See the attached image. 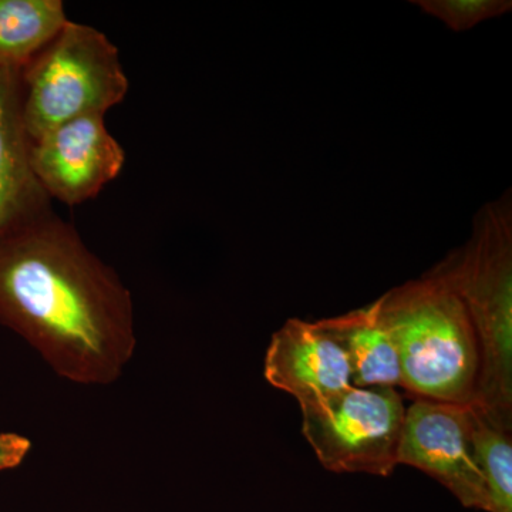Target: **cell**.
<instances>
[{
	"label": "cell",
	"instance_id": "obj_1",
	"mask_svg": "<svg viewBox=\"0 0 512 512\" xmlns=\"http://www.w3.org/2000/svg\"><path fill=\"white\" fill-rule=\"evenodd\" d=\"M0 323L89 386L116 382L137 345L130 291L53 208L0 237Z\"/></svg>",
	"mask_w": 512,
	"mask_h": 512
},
{
	"label": "cell",
	"instance_id": "obj_2",
	"mask_svg": "<svg viewBox=\"0 0 512 512\" xmlns=\"http://www.w3.org/2000/svg\"><path fill=\"white\" fill-rule=\"evenodd\" d=\"M511 205L510 191L485 204L466 244L423 275L463 302L480 345V383L474 404L508 427H512Z\"/></svg>",
	"mask_w": 512,
	"mask_h": 512
},
{
	"label": "cell",
	"instance_id": "obj_3",
	"mask_svg": "<svg viewBox=\"0 0 512 512\" xmlns=\"http://www.w3.org/2000/svg\"><path fill=\"white\" fill-rule=\"evenodd\" d=\"M379 301L399 357L400 387L414 399L476 402L480 345L463 302L426 276L393 288Z\"/></svg>",
	"mask_w": 512,
	"mask_h": 512
},
{
	"label": "cell",
	"instance_id": "obj_4",
	"mask_svg": "<svg viewBox=\"0 0 512 512\" xmlns=\"http://www.w3.org/2000/svg\"><path fill=\"white\" fill-rule=\"evenodd\" d=\"M128 89L117 46L99 29L69 20L22 69L30 141L80 117H106Z\"/></svg>",
	"mask_w": 512,
	"mask_h": 512
},
{
	"label": "cell",
	"instance_id": "obj_5",
	"mask_svg": "<svg viewBox=\"0 0 512 512\" xmlns=\"http://www.w3.org/2000/svg\"><path fill=\"white\" fill-rule=\"evenodd\" d=\"M299 407L302 434L326 470L389 477L399 466L406 406L393 387L350 386Z\"/></svg>",
	"mask_w": 512,
	"mask_h": 512
},
{
	"label": "cell",
	"instance_id": "obj_6",
	"mask_svg": "<svg viewBox=\"0 0 512 512\" xmlns=\"http://www.w3.org/2000/svg\"><path fill=\"white\" fill-rule=\"evenodd\" d=\"M397 463L439 481L458 503L488 512V494L470 436L468 406L414 399L406 407Z\"/></svg>",
	"mask_w": 512,
	"mask_h": 512
},
{
	"label": "cell",
	"instance_id": "obj_7",
	"mask_svg": "<svg viewBox=\"0 0 512 512\" xmlns=\"http://www.w3.org/2000/svg\"><path fill=\"white\" fill-rule=\"evenodd\" d=\"M104 119L80 117L32 140V168L50 200L76 207L119 178L126 151Z\"/></svg>",
	"mask_w": 512,
	"mask_h": 512
},
{
	"label": "cell",
	"instance_id": "obj_8",
	"mask_svg": "<svg viewBox=\"0 0 512 512\" xmlns=\"http://www.w3.org/2000/svg\"><path fill=\"white\" fill-rule=\"evenodd\" d=\"M266 382L299 406L320 402L352 386L348 356L325 319L286 320L265 355Z\"/></svg>",
	"mask_w": 512,
	"mask_h": 512
},
{
	"label": "cell",
	"instance_id": "obj_9",
	"mask_svg": "<svg viewBox=\"0 0 512 512\" xmlns=\"http://www.w3.org/2000/svg\"><path fill=\"white\" fill-rule=\"evenodd\" d=\"M22 109V70L0 69V237L53 208L32 168Z\"/></svg>",
	"mask_w": 512,
	"mask_h": 512
},
{
	"label": "cell",
	"instance_id": "obj_10",
	"mask_svg": "<svg viewBox=\"0 0 512 512\" xmlns=\"http://www.w3.org/2000/svg\"><path fill=\"white\" fill-rule=\"evenodd\" d=\"M348 356L352 386H402L396 346L380 312V301L325 319Z\"/></svg>",
	"mask_w": 512,
	"mask_h": 512
},
{
	"label": "cell",
	"instance_id": "obj_11",
	"mask_svg": "<svg viewBox=\"0 0 512 512\" xmlns=\"http://www.w3.org/2000/svg\"><path fill=\"white\" fill-rule=\"evenodd\" d=\"M69 20L62 0H0V69L22 70Z\"/></svg>",
	"mask_w": 512,
	"mask_h": 512
},
{
	"label": "cell",
	"instance_id": "obj_12",
	"mask_svg": "<svg viewBox=\"0 0 512 512\" xmlns=\"http://www.w3.org/2000/svg\"><path fill=\"white\" fill-rule=\"evenodd\" d=\"M474 456L488 494V512H512V427L468 404Z\"/></svg>",
	"mask_w": 512,
	"mask_h": 512
},
{
	"label": "cell",
	"instance_id": "obj_13",
	"mask_svg": "<svg viewBox=\"0 0 512 512\" xmlns=\"http://www.w3.org/2000/svg\"><path fill=\"white\" fill-rule=\"evenodd\" d=\"M424 12L446 23L454 32H466L484 20L510 12V0H416Z\"/></svg>",
	"mask_w": 512,
	"mask_h": 512
},
{
	"label": "cell",
	"instance_id": "obj_14",
	"mask_svg": "<svg viewBox=\"0 0 512 512\" xmlns=\"http://www.w3.org/2000/svg\"><path fill=\"white\" fill-rule=\"evenodd\" d=\"M32 443L15 433L0 434V471L20 466L28 456Z\"/></svg>",
	"mask_w": 512,
	"mask_h": 512
}]
</instances>
